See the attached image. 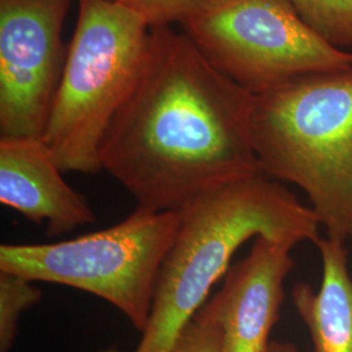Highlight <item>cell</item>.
Wrapping results in <instances>:
<instances>
[{"mask_svg":"<svg viewBox=\"0 0 352 352\" xmlns=\"http://www.w3.org/2000/svg\"><path fill=\"white\" fill-rule=\"evenodd\" d=\"M253 101L186 33L151 29L136 85L102 141V170L140 209L179 212L209 189L261 173Z\"/></svg>","mask_w":352,"mask_h":352,"instance_id":"obj_1","label":"cell"},{"mask_svg":"<svg viewBox=\"0 0 352 352\" xmlns=\"http://www.w3.org/2000/svg\"><path fill=\"white\" fill-rule=\"evenodd\" d=\"M177 213L179 228L161 266L151 318L136 352L171 351L248 240L265 236L316 245L321 239L314 209L263 173L209 189Z\"/></svg>","mask_w":352,"mask_h":352,"instance_id":"obj_2","label":"cell"},{"mask_svg":"<svg viewBox=\"0 0 352 352\" xmlns=\"http://www.w3.org/2000/svg\"><path fill=\"white\" fill-rule=\"evenodd\" d=\"M251 136L261 173L302 189L327 239L352 240V65L254 96Z\"/></svg>","mask_w":352,"mask_h":352,"instance_id":"obj_3","label":"cell"},{"mask_svg":"<svg viewBox=\"0 0 352 352\" xmlns=\"http://www.w3.org/2000/svg\"><path fill=\"white\" fill-rule=\"evenodd\" d=\"M151 29L115 0H80L43 142L63 173L101 171L102 141L135 88Z\"/></svg>","mask_w":352,"mask_h":352,"instance_id":"obj_4","label":"cell"},{"mask_svg":"<svg viewBox=\"0 0 352 352\" xmlns=\"http://www.w3.org/2000/svg\"><path fill=\"white\" fill-rule=\"evenodd\" d=\"M179 222L177 212L138 208L118 225L75 239L1 244L0 272L96 295L116 307L142 334Z\"/></svg>","mask_w":352,"mask_h":352,"instance_id":"obj_5","label":"cell"},{"mask_svg":"<svg viewBox=\"0 0 352 352\" xmlns=\"http://www.w3.org/2000/svg\"><path fill=\"white\" fill-rule=\"evenodd\" d=\"M182 28L217 69L253 96L299 76L352 65L289 0H215Z\"/></svg>","mask_w":352,"mask_h":352,"instance_id":"obj_6","label":"cell"},{"mask_svg":"<svg viewBox=\"0 0 352 352\" xmlns=\"http://www.w3.org/2000/svg\"><path fill=\"white\" fill-rule=\"evenodd\" d=\"M71 0H0V139H43L68 46Z\"/></svg>","mask_w":352,"mask_h":352,"instance_id":"obj_7","label":"cell"},{"mask_svg":"<svg viewBox=\"0 0 352 352\" xmlns=\"http://www.w3.org/2000/svg\"><path fill=\"white\" fill-rule=\"evenodd\" d=\"M289 241L257 236L250 253L231 266L209 300L222 331V352H265L285 300L295 261Z\"/></svg>","mask_w":352,"mask_h":352,"instance_id":"obj_8","label":"cell"},{"mask_svg":"<svg viewBox=\"0 0 352 352\" xmlns=\"http://www.w3.org/2000/svg\"><path fill=\"white\" fill-rule=\"evenodd\" d=\"M42 139H0V202L50 236L94 222L88 200L63 179Z\"/></svg>","mask_w":352,"mask_h":352,"instance_id":"obj_9","label":"cell"},{"mask_svg":"<svg viewBox=\"0 0 352 352\" xmlns=\"http://www.w3.org/2000/svg\"><path fill=\"white\" fill-rule=\"evenodd\" d=\"M322 261V280L316 291L298 283L291 298L309 331L314 352H352V277L344 243L321 239L316 244Z\"/></svg>","mask_w":352,"mask_h":352,"instance_id":"obj_10","label":"cell"},{"mask_svg":"<svg viewBox=\"0 0 352 352\" xmlns=\"http://www.w3.org/2000/svg\"><path fill=\"white\" fill-rule=\"evenodd\" d=\"M309 26L329 45L352 47V0H289Z\"/></svg>","mask_w":352,"mask_h":352,"instance_id":"obj_11","label":"cell"},{"mask_svg":"<svg viewBox=\"0 0 352 352\" xmlns=\"http://www.w3.org/2000/svg\"><path fill=\"white\" fill-rule=\"evenodd\" d=\"M26 278L0 272V352H10L19 334L21 315L37 305L42 291Z\"/></svg>","mask_w":352,"mask_h":352,"instance_id":"obj_12","label":"cell"},{"mask_svg":"<svg viewBox=\"0 0 352 352\" xmlns=\"http://www.w3.org/2000/svg\"><path fill=\"white\" fill-rule=\"evenodd\" d=\"M215 0H123L122 3L139 14L149 29L183 25L206 11Z\"/></svg>","mask_w":352,"mask_h":352,"instance_id":"obj_13","label":"cell"},{"mask_svg":"<svg viewBox=\"0 0 352 352\" xmlns=\"http://www.w3.org/2000/svg\"><path fill=\"white\" fill-rule=\"evenodd\" d=\"M170 352H222L221 327L208 302L184 327Z\"/></svg>","mask_w":352,"mask_h":352,"instance_id":"obj_14","label":"cell"},{"mask_svg":"<svg viewBox=\"0 0 352 352\" xmlns=\"http://www.w3.org/2000/svg\"><path fill=\"white\" fill-rule=\"evenodd\" d=\"M265 352H299L295 344L287 342H270L267 346V350Z\"/></svg>","mask_w":352,"mask_h":352,"instance_id":"obj_15","label":"cell"},{"mask_svg":"<svg viewBox=\"0 0 352 352\" xmlns=\"http://www.w3.org/2000/svg\"><path fill=\"white\" fill-rule=\"evenodd\" d=\"M98 352H120L116 347H109V349H104V350H101V351Z\"/></svg>","mask_w":352,"mask_h":352,"instance_id":"obj_16","label":"cell"},{"mask_svg":"<svg viewBox=\"0 0 352 352\" xmlns=\"http://www.w3.org/2000/svg\"><path fill=\"white\" fill-rule=\"evenodd\" d=\"M115 1H120V3H122V1H123V0H115Z\"/></svg>","mask_w":352,"mask_h":352,"instance_id":"obj_17","label":"cell"}]
</instances>
